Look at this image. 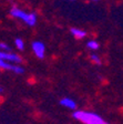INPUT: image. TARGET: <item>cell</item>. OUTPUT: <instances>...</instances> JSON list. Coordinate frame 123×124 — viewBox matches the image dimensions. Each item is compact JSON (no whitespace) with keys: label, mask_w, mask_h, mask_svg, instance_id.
Masks as SVG:
<instances>
[{"label":"cell","mask_w":123,"mask_h":124,"mask_svg":"<svg viewBox=\"0 0 123 124\" xmlns=\"http://www.w3.org/2000/svg\"><path fill=\"white\" fill-rule=\"evenodd\" d=\"M74 119L81 121L83 124H108L100 115L92 112L85 111H75L73 113Z\"/></svg>","instance_id":"obj_1"},{"label":"cell","mask_w":123,"mask_h":124,"mask_svg":"<svg viewBox=\"0 0 123 124\" xmlns=\"http://www.w3.org/2000/svg\"><path fill=\"white\" fill-rule=\"evenodd\" d=\"M10 15L12 16L13 18L23 21V22L27 23V24L30 27L34 26L37 23V15L36 13L26 12V11H23L22 9H20V8H17V7L11 8Z\"/></svg>","instance_id":"obj_2"},{"label":"cell","mask_w":123,"mask_h":124,"mask_svg":"<svg viewBox=\"0 0 123 124\" xmlns=\"http://www.w3.org/2000/svg\"><path fill=\"white\" fill-rule=\"evenodd\" d=\"M0 59L8 62H13V63H20L22 61V59L19 55L9 51H2V50H0Z\"/></svg>","instance_id":"obj_3"},{"label":"cell","mask_w":123,"mask_h":124,"mask_svg":"<svg viewBox=\"0 0 123 124\" xmlns=\"http://www.w3.org/2000/svg\"><path fill=\"white\" fill-rule=\"evenodd\" d=\"M0 69H5V70H11L15 73H23V68L20 67L18 64H11V63H8V61L0 59Z\"/></svg>","instance_id":"obj_4"},{"label":"cell","mask_w":123,"mask_h":124,"mask_svg":"<svg viewBox=\"0 0 123 124\" xmlns=\"http://www.w3.org/2000/svg\"><path fill=\"white\" fill-rule=\"evenodd\" d=\"M32 50H33L34 54L39 59H43L44 58V53H46V46L42 42L40 41H34L32 43Z\"/></svg>","instance_id":"obj_5"},{"label":"cell","mask_w":123,"mask_h":124,"mask_svg":"<svg viewBox=\"0 0 123 124\" xmlns=\"http://www.w3.org/2000/svg\"><path fill=\"white\" fill-rule=\"evenodd\" d=\"M60 104L63 105V106H66V108H77V103L70 98L62 99V100L60 101Z\"/></svg>","instance_id":"obj_6"},{"label":"cell","mask_w":123,"mask_h":124,"mask_svg":"<svg viewBox=\"0 0 123 124\" xmlns=\"http://www.w3.org/2000/svg\"><path fill=\"white\" fill-rule=\"evenodd\" d=\"M71 34L74 37L75 39H83L85 36H87V32L82 29L79 28H72L71 29Z\"/></svg>","instance_id":"obj_7"},{"label":"cell","mask_w":123,"mask_h":124,"mask_svg":"<svg viewBox=\"0 0 123 124\" xmlns=\"http://www.w3.org/2000/svg\"><path fill=\"white\" fill-rule=\"evenodd\" d=\"M87 46L91 50H98L99 49V46H100V44H99L98 41H95V40H90V41H88Z\"/></svg>","instance_id":"obj_8"},{"label":"cell","mask_w":123,"mask_h":124,"mask_svg":"<svg viewBox=\"0 0 123 124\" xmlns=\"http://www.w3.org/2000/svg\"><path fill=\"white\" fill-rule=\"evenodd\" d=\"M15 44H16V46H17V49L18 50H23V48H25V42H23V40L22 39H20V38L16 39Z\"/></svg>","instance_id":"obj_9"},{"label":"cell","mask_w":123,"mask_h":124,"mask_svg":"<svg viewBox=\"0 0 123 124\" xmlns=\"http://www.w3.org/2000/svg\"><path fill=\"white\" fill-rule=\"evenodd\" d=\"M90 59L92 60L94 63H97V64H100L101 63V59L99 57H98L97 54H91V57H90Z\"/></svg>","instance_id":"obj_10"},{"label":"cell","mask_w":123,"mask_h":124,"mask_svg":"<svg viewBox=\"0 0 123 124\" xmlns=\"http://www.w3.org/2000/svg\"><path fill=\"white\" fill-rule=\"evenodd\" d=\"M0 50H2V51H10V46H7V44L3 43V42H1V43H0Z\"/></svg>","instance_id":"obj_11"},{"label":"cell","mask_w":123,"mask_h":124,"mask_svg":"<svg viewBox=\"0 0 123 124\" xmlns=\"http://www.w3.org/2000/svg\"><path fill=\"white\" fill-rule=\"evenodd\" d=\"M91 1H98V0H91Z\"/></svg>","instance_id":"obj_12"},{"label":"cell","mask_w":123,"mask_h":124,"mask_svg":"<svg viewBox=\"0 0 123 124\" xmlns=\"http://www.w3.org/2000/svg\"><path fill=\"white\" fill-rule=\"evenodd\" d=\"M1 91H2V90H1V88H0V92H1Z\"/></svg>","instance_id":"obj_13"}]
</instances>
